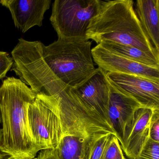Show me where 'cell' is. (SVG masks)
I'll return each mask as SVG.
<instances>
[{
	"mask_svg": "<svg viewBox=\"0 0 159 159\" xmlns=\"http://www.w3.org/2000/svg\"><path fill=\"white\" fill-rule=\"evenodd\" d=\"M15 159V158H14L13 157H11V156H8V155H6L5 157H3V158H2V159Z\"/></svg>",
	"mask_w": 159,
	"mask_h": 159,
	"instance_id": "21",
	"label": "cell"
},
{
	"mask_svg": "<svg viewBox=\"0 0 159 159\" xmlns=\"http://www.w3.org/2000/svg\"><path fill=\"white\" fill-rule=\"evenodd\" d=\"M135 11L152 45L159 52V0H138Z\"/></svg>",
	"mask_w": 159,
	"mask_h": 159,
	"instance_id": "12",
	"label": "cell"
},
{
	"mask_svg": "<svg viewBox=\"0 0 159 159\" xmlns=\"http://www.w3.org/2000/svg\"><path fill=\"white\" fill-rule=\"evenodd\" d=\"M152 110L139 108L135 113L131 124L125 129L120 144L129 159H135L149 138V124Z\"/></svg>",
	"mask_w": 159,
	"mask_h": 159,
	"instance_id": "10",
	"label": "cell"
},
{
	"mask_svg": "<svg viewBox=\"0 0 159 159\" xmlns=\"http://www.w3.org/2000/svg\"><path fill=\"white\" fill-rule=\"evenodd\" d=\"M2 136V129H0V147H1V142ZM6 154L2 152L1 151V148H0V159L3 158L6 156Z\"/></svg>",
	"mask_w": 159,
	"mask_h": 159,
	"instance_id": "20",
	"label": "cell"
},
{
	"mask_svg": "<svg viewBox=\"0 0 159 159\" xmlns=\"http://www.w3.org/2000/svg\"><path fill=\"white\" fill-rule=\"evenodd\" d=\"M135 159H159V142L149 138Z\"/></svg>",
	"mask_w": 159,
	"mask_h": 159,
	"instance_id": "15",
	"label": "cell"
},
{
	"mask_svg": "<svg viewBox=\"0 0 159 159\" xmlns=\"http://www.w3.org/2000/svg\"><path fill=\"white\" fill-rule=\"evenodd\" d=\"M109 84V120L120 143L125 130L131 124L136 111L143 107L134 99L116 90L110 84Z\"/></svg>",
	"mask_w": 159,
	"mask_h": 159,
	"instance_id": "11",
	"label": "cell"
},
{
	"mask_svg": "<svg viewBox=\"0 0 159 159\" xmlns=\"http://www.w3.org/2000/svg\"><path fill=\"white\" fill-rule=\"evenodd\" d=\"M111 85L142 107L159 110V82L140 76L106 72Z\"/></svg>",
	"mask_w": 159,
	"mask_h": 159,
	"instance_id": "7",
	"label": "cell"
},
{
	"mask_svg": "<svg viewBox=\"0 0 159 159\" xmlns=\"http://www.w3.org/2000/svg\"><path fill=\"white\" fill-rule=\"evenodd\" d=\"M12 57L6 52H0V80L6 76L13 65Z\"/></svg>",
	"mask_w": 159,
	"mask_h": 159,
	"instance_id": "18",
	"label": "cell"
},
{
	"mask_svg": "<svg viewBox=\"0 0 159 159\" xmlns=\"http://www.w3.org/2000/svg\"><path fill=\"white\" fill-rule=\"evenodd\" d=\"M100 45L110 52L139 64L159 68V56L125 44L104 42Z\"/></svg>",
	"mask_w": 159,
	"mask_h": 159,
	"instance_id": "13",
	"label": "cell"
},
{
	"mask_svg": "<svg viewBox=\"0 0 159 159\" xmlns=\"http://www.w3.org/2000/svg\"><path fill=\"white\" fill-rule=\"evenodd\" d=\"M37 94L20 79L9 77L0 87L2 123V152L15 159H32L39 152L28 118V109Z\"/></svg>",
	"mask_w": 159,
	"mask_h": 159,
	"instance_id": "1",
	"label": "cell"
},
{
	"mask_svg": "<svg viewBox=\"0 0 159 159\" xmlns=\"http://www.w3.org/2000/svg\"><path fill=\"white\" fill-rule=\"evenodd\" d=\"M132 0H99L97 13L87 29L86 39L129 45L159 56L138 18Z\"/></svg>",
	"mask_w": 159,
	"mask_h": 159,
	"instance_id": "2",
	"label": "cell"
},
{
	"mask_svg": "<svg viewBox=\"0 0 159 159\" xmlns=\"http://www.w3.org/2000/svg\"><path fill=\"white\" fill-rule=\"evenodd\" d=\"M92 42L86 39H61L48 46L42 44L43 57L51 71L72 89L84 83L97 70Z\"/></svg>",
	"mask_w": 159,
	"mask_h": 159,
	"instance_id": "3",
	"label": "cell"
},
{
	"mask_svg": "<svg viewBox=\"0 0 159 159\" xmlns=\"http://www.w3.org/2000/svg\"><path fill=\"white\" fill-rule=\"evenodd\" d=\"M38 159V158H33V159Z\"/></svg>",
	"mask_w": 159,
	"mask_h": 159,
	"instance_id": "22",
	"label": "cell"
},
{
	"mask_svg": "<svg viewBox=\"0 0 159 159\" xmlns=\"http://www.w3.org/2000/svg\"><path fill=\"white\" fill-rule=\"evenodd\" d=\"M37 158L38 159H59L56 149L42 150Z\"/></svg>",
	"mask_w": 159,
	"mask_h": 159,
	"instance_id": "19",
	"label": "cell"
},
{
	"mask_svg": "<svg viewBox=\"0 0 159 159\" xmlns=\"http://www.w3.org/2000/svg\"><path fill=\"white\" fill-rule=\"evenodd\" d=\"M71 90L90 118L112 129L108 117L110 84L106 72L97 68L84 83Z\"/></svg>",
	"mask_w": 159,
	"mask_h": 159,
	"instance_id": "6",
	"label": "cell"
},
{
	"mask_svg": "<svg viewBox=\"0 0 159 159\" xmlns=\"http://www.w3.org/2000/svg\"><path fill=\"white\" fill-rule=\"evenodd\" d=\"M30 128L39 151L56 149L63 136L57 101L55 98L37 94L28 109Z\"/></svg>",
	"mask_w": 159,
	"mask_h": 159,
	"instance_id": "4",
	"label": "cell"
},
{
	"mask_svg": "<svg viewBox=\"0 0 159 159\" xmlns=\"http://www.w3.org/2000/svg\"><path fill=\"white\" fill-rule=\"evenodd\" d=\"M99 0H56L50 21L58 38L86 39L90 21L97 13Z\"/></svg>",
	"mask_w": 159,
	"mask_h": 159,
	"instance_id": "5",
	"label": "cell"
},
{
	"mask_svg": "<svg viewBox=\"0 0 159 159\" xmlns=\"http://www.w3.org/2000/svg\"><path fill=\"white\" fill-rule=\"evenodd\" d=\"M113 134H107L98 139L94 144L88 159H101L106 144Z\"/></svg>",
	"mask_w": 159,
	"mask_h": 159,
	"instance_id": "16",
	"label": "cell"
},
{
	"mask_svg": "<svg viewBox=\"0 0 159 159\" xmlns=\"http://www.w3.org/2000/svg\"><path fill=\"white\" fill-rule=\"evenodd\" d=\"M149 138L159 142V110L152 111L150 121Z\"/></svg>",
	"mask_w": 159,
	"mask_h": 159,
	"instance_id": "17",
	"label": "cell"
},
{
	"mask_svg": "<svg viewBox=\"0 0 159 159\" xmlns=\"http://www.w3.org/2000/svg\"><path fill=\"white\" fill-rule=\"evenodd\" d=\"M0 3L9 9L16 27L23 33L43 25L44 15L50 9L51 0H1Z\"/></svg>",
	"mask_w": 159,
	"mask_h": 159,
	"instance_id": "9",
	"label": "cell"
},
{
	"mask_svg": "<svg viewBox=\"0 0 159 159\" xmlns=\"http://www.w3.org/2000/svg\"><path fill=\"white\" fill-rule=\"evenodd\" d=\"M94 62L106 72L137 75L159 82V68L127 59L97 44L92 49Z\"/></svg>",
	"mask_w": 159,
	"mask_h": 159,
	"instance_id": "8",
	"label": "cell"
},
{
	"mask_svg": "<svg viewBox=\"0 0 159 159\" xmlns=\"http://www.w3.org/2000/svg\"><path fill=\"white\" fill-rule=\"evenodd\" d=\"M101 159H126L115 135H112L106 144Z\"/></svg>",
	"mask_w": 159,
	"mask_h": 159,
	"instance_id": "14",
	"label": "cell"
}]
</instances>
